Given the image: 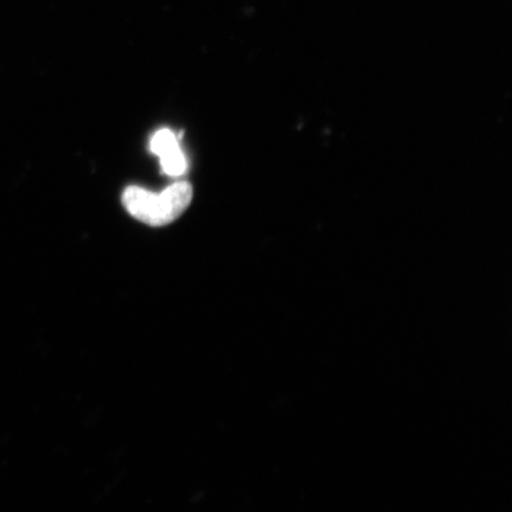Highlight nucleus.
<instances>
[{
  "instance_id": "f257e3e1",
  "label": "nucleus",
  "mask_w": 512,
  "mask_h": 512,
  "mask_svg": "<svg viewBox=\"0 0 512 512\" xmlns=\"http://www.w3.org/2000/svg\"><path fill=\"white\" fill-rule=\"evenodd\" d=\"M194 196L191 184L177 182L159 194L139 187L124 191L123 203L131 216L152 227H163L178 219Z\"/></svg>"
},
{
  "instance_id": "f03ea898",
  "label": "nucleus",
  "mask_w": 512,
  "mask_h": 512,
  "mask_svg": "<svg viewBox=\"0 0 512 512\" xmlns=\"http://www.w3.org/2000/svg\"><path fill=\"white\" fill-rule=\"evenodd\" d=\"M150 149L159 157L160 165L166 175L178 177L187 170V159L183 155L178 139L168 128L155 133L150 142Z\"/></svg>"
}]
</instances>
